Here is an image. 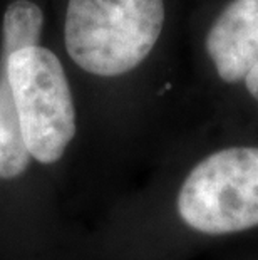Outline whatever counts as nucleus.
Instances as JSON below:
<instances>
[{"label":"nucleus","instance_id":"nucleus-1","mask_svg":"<svg viewBox=\"0 0 258 260\" xmlns=\"http://www.w3.org/2000/svg\"><path fill=\"white\" fill-rule=\"evenodd\" d=\"M164 17V0H69L65 49L92 76H124L156 47Z\"/></svg>","mask_w":258,"mask_h":260},{"label":"nucleus","instance_id":"nucleus-2","mask_svg":"<svg viewBox=\"0 0 258 260\" xmlns=\"http://www.w3.org/2000/svg\"><path fill=\"white\" fill-rule=\"evenodd\" d=\"M178 215L203 235L258 226V146H227L201 158L179 186Z\"/></svg>","mask_w":258,"mask_h":260},{"label":"nucleus","instance_id":"nucleus-3","mask_svg":"<svg viewBox=\"0 0 258 260\" xmlns=\"http://www.w3.org/2000/svg\"><path fill=\"white\" fill-rule=\"evenodd\" d=\"M7 74L22 135L30 156L51 165L76 136V108L64 66L46 47L7 54Z\"/></svg>","mask_w":258,"mask_h":260},{"label":"nucleus","instance_id":"nucleus-4","mask_svg":"<svg viewBox=\"0 0 258 260\" xmlns=\"http://www.w3.org/2000/svg\"><path fill=\"white\" fill-rule=\"evenodd\" d=\"M205 56L219 82L243 84L258 64V0H230L205 34Z\"/></svg>","mask_w":258,"mask_h":260},{"label":"nucleus","instance_id":"nucleus-5","mask_svg":"<svg viewBox=\"0 0 258 260\" xmlns=\"http://www.w3.org/2000/svg\"><path fill=\"white\" fill-rule=\"evenodd\" d=\"M30 158L10 89L7 56L0 52V176L17 178L29 168Z\"/></svg>","mask_w":258,"mask_h":260},{"label":"nucleus","instance_id":"nucleus-6","mask_svg":"<svg viewBox=\"0 0 258 260\" xmlns=\"http://www.w3.org/2000/svg\"><path fill=\"white\" fill-rule=\"evenodd\" d=\"M42 25L44 15L39 5L30 0H15L5 10L0 51L12 54L19 49L39 46Z\"/></svg>","mask_w":258,"mask_h":260},{"label":"nucleus","instance_id":"nucleus-7","mask_svg":"<svg viewBox=\"0 0 258 260\" xmlns=\"http://www.w3.org/2000/svg\"><path fill=\"white\" fill-rule=\"evenodd\" d=\"M243 87H245L246 94H248L253 101L258 103V64L250 71V74L245 77Z\"/></svg>","mask_w":258,"mask_h":260}]
</instances>
